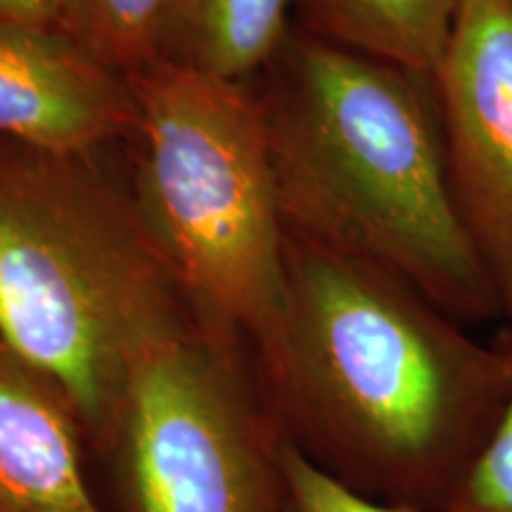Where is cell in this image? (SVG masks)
<instances>
[{
  "label": "cell",
  "instance_id": "obj_1",
  "mask_svg": "<svg viewBox=\"0 0 512 512\" xmlns=\"http://www.w3.org/2000/svg\"><path fill=\"white\" fill-rule=\"evenodd\" d=\"M287 444L368 501L444 512L510 394L496 342L399 275L285 233L278 328L254 356Z\"/></svg>",
  "mask_w": 512,
  "mask_h": 512
},
{
  "label": "cell",
  "instance_id": "obj_2",
  "mask_svg": "<svg viewBox=\"0 0 512 512\" xmlns=\"http://www.w3.org/2000/svg\"><path fill=\"white\" fill-rule=\"evenodd\" d=\"M252 83L285 233L399 275L463 325L505 323L453 197L430 72L292 24Z\"/></svg>",
  "mask_w": 512,
  "mask_h": 512
},
{
  "label": "cell",
  "instance_id": "obj_3",
  "mask_svg": "<svg viewBox=\"0 0 512 512\" xmlns=\"http://www.w3.org/2000/svg\"><path fill=\"white\" fill-rule=\"evenodd\" d=\"M124 143L53 150L0 133V339L79 408L93 460L128 370L188 299L117 164Z\"/></svg>",
  "mask_w": 512,
  "mask_h": 512
},
{
  "label": "cell",
  "instance_id": "obj_4",
  "mask_svg": "<svg viewBox=\"0 0 512 512\" xmlns=\"http://www.w3.org/2000/svg\"><path fill=\"white\" fill-rule=\"evenodd\" d=\"M131 88L138 207L195 316L256 356L283 313L285 226L254 83L152 64Z\"/></svg>",
  "mask_w": 512,
  "mask_h": 512
},
{
  "label": "cell",
  "instance_id": "obj_5",
  "mask_svg": "<svg viewBox=\"0 0 512 512\" xmlns=\"http://www.w3.org/2000/svg\"><path fill=\"white\" fill-rule=\"evenodd\" d=\"M283 456L252 349L190 313L133 361L95 470L112 512H287Z\"/></svg>",
  "mask_w": 512,
  "mask_h": 512
},
{
  "label": "cell",
  "instance_id": "obj_6",
  "mask_svg": "<svg viewBox=\"0 0 512 512\" xmlns=\"http://www.w3.org/2000/svg\"><path fill=\"white\" fill-rule=\"evenodd\" d=\"M448 178L512 320V0H463L432 72Z\"/></svg>",
  "mask_w": 512,
  "mask_h": 512
},
{
  "label": "cell",
  "instance_id": "obj_7",
  "mask_svg": "<svg viewBox=\"0 0 512 512\" xmlns=\"http://www.w3.org/2000/svg\"><path fill=\"white\" fill-rule=\"evenodd\" d=\"M138 107L131 81L62 36L0 29V133L53 150L126 143Z\"/></svg>",
  "mask_w": 512,
  "mask_h": 512
},
{
  "label": "cell",
  "instance_id": "obj_8",
  "mask_svg": "<svg viewBox=\"0 0 512 512\" xmlns=\"http://www.w3.org/2000/svg\"><path fill=\"white\" fill-rule=\"evenodd\" d=\"M0 512H112L72 396L3 339Z\"/></svg>",
  "mask_w": 512,
  "mask_h": 512
},
{
  "label": "cell",
  "instance_id": "obj_9",
  "mask_svg": "<svg viewBox=\"0 0 512 512\" xmlns=\"http://www.w3.org/2000/svg\"><path fill=\"white\" fill-rule=\"evenodd\" d=\"M294 0H166L157 62L223 81H254L294 24Z\"/></svg>",
  "mask_w": 512,
  "mask_h": 512
},
{
  "label": "cell",
  "instance_id": "obj_10",
  "mask_svg": "<svg viewBox=\"0 0 512 512\" xmlns=\"http://www.w3.org/2000/svg\"><path fill=\"white\" fill-rule=\"evenodd\" d=\"M463 0H294L313 36L418 72H434Z\"/></svg>",
  "mask_w": 512,
  "mask_h": 512
},
{
  "label": "cell",
  "instance_id": "obj_11",
  "mask_svg": "<svg viewBox=\"0 0 512 512\" xmlns=\"http://www.w3.org/2000/svg\"><path fill=\"white\" fill-rule=\"evenodd\" d=\"M166 0H69L67 38L131 81L157 62Z\"/></svg>",
  "mask_w": 512,
  "mask_h": 512
},
{
  "label": "cell",
  "instance_id": "obj_12",
  "mask_svg": "<svg viewBox=\"0 0 512 512\" xmlns=\"http://www.w3.org/2000/svg\"><path fill=\"white\" fill-rule=\"evenodd\" d=\"M512 373V320L494 337ZM444 512H512V382L505 408Z\"/></svg>",
  "mask_w": 512,
  "mask_h": 512
},
{
  "label": "cell",
  "instance_id": "obj_13",
  "mask_svg": "<svg viewBox=\"0 0 512 512\" xmlns=\"http://www.w3.org/2000/svg\"><path fill=\"white\" fill-rule=\"evenodd\" d=\"M287 512H411L368 501L325 477L285 441Z\"/></svg>",
  "mask_w": 512,
  "mask_h": 512
},
{
  "label": "cell",
  "instance_id": "obj_14",
  "mask_svg": "<svg viewBox=\"0 0 512 512\" xmlns=\"http://www.w3.org/2000/svg\"><path fill=\"white\" fill-rule=\"evenodd\" d=\"M69 0H0V29L67 38Z\"/></svg>",
  "mask_w": 512,
  "mask_h": 512
}]
</instances>
